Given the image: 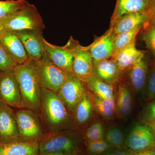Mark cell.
Instances as JSON below:
<instances>
[{
  "label": "cell",
  "instance_id": "cell-1",
  "mask_svg": "<svg viewBox=\"0 0 155 155\" xmlns=\"http://www.w3.org/2000/svg\"><path fill=\"white\" fill-rule=\"evenodd\" d=\"M39 117L48 132L69 129L73 125L72 116L58 94L42 87Z\"/></svg>",
  "mask_w": 155,
  "mask_h": 155
},
{
  "label": "cell",
  "instance_id": "cell-2",
  "mask_svg": "<svg viewBox=\"0 0 155 155\" xmlns=\"http://www.w3.org/2000/svg\"><path fill=\"white\" fill-rule=\"evenodd\" d=\"M25 108L40 114L41 86L34 61L29 60L18 64L14 69Z\"/></svg>",
  "mask_w": 155,
  "mask_h": 155
},
{
  "label": "cell",
  "instance_id": "cell-3",
  "mask_svg": "<svg viewBox=\"0 0 155 155\" xmlns=\"http://www.w3.org/2000/svg\"><path fill=\"white\" fill-rule=\"evenodd\" d=\"M5 28L17 31L43 30L45 28L41 15L35 6L30 3L2 20Z\"/></svg>",
  "mask_w": 155,
  "mask_h": 155
},
{
  "label": "cell",
  "instance_id": "cell-4",
  "mask_svg": "<svg viewBox=\"0 0 155 155\" xmlns=\"http://www.w3.org/2000/svg\"><path fill=\"white\" fill-rule=\"evenodd\" d=\"M77 147V137L69 129L50 131L45 134L39 141V152H60L71 154Z\"/></svg>",
  "mask_w": 155,
  "mask_h": 155
},
{
  "label": "cell",
  "instance_id": "cell-5",
  "mask_svg": "<svg viewBox=\"0 0 155 155\" xmlns=\"http://www.w3.org/2000/svg\"><path fill=\"white\" fill-rule=\"evenodd\" d=\"M34 64L41 86L58 94L69 72L56 66L46 54Z\"/></svg>",
  "mask_w": 155,
  "mask_h": 155
},
{
  "label": "cell",
  "instance_id": "cell-6",
  "mask_svg": "<svg viewBox=\"0 0 155 155\" xmlns=\"http://www.w3.org/2000/svg\"><path fill=\"white\" fill-rule=\"evenodd\" d=\"M17 109L15 114L20 139L39 141L45 134L39 116L27 108Z\"/></svg>",
  "mask_w": 155,
  "mask_h": 155
},
{
  "label": "cell",
  "instance_id": "cell-7",
  "mask_svg": "<svg viewBox=\"0 0 155 155\" xmlns=\"http://www.w3.org/2000/svg\"><path fill=\"white\" fill-rule=\"evenodd\" d=\"M87 91L85 84L72 72H69L58 94L73 117L78 104Z\"/></svg>",
  "mask_w": 155,
  "mask_h": 155
},
{
  "label": "cell",
  "instance_id": "cell-8",
  "mask_svg": "<svg viewBox=\"0 0 155 155\" xmlns=\"http://www.w3.org/2000/svg\"><path fill=\"white\" fill-rule=\"evenodd\" d=\"M0 102L15 109L26 108L14 70L0 71Z\"/></svg>",
  "mask_w": 155,
  "mask_h": 155
},
{
  "label": "cell",
  "instance_id": "cell-9",
  "mask_svg": "<svg viewBox=\"0 0 155 155\" xmlns=\"http://www.w3.org/2000/svg\"><path fill=\"white\" fill-rule=\"evenodd\" d=\"M125 144L133 152L155 149V131L146 123L137 124L127 136Z\"/></svg>",
  "mask_w": 155,
  "mask_h": 155
},
{
  "label": "cell",
  "instance_id": "cell-10",
  "mask_svg": "<svg viewBox=\"0 0 155 155\" xmlns=\"http://www.w3.org/2000/svg\"><path fill=\"white\" fill-rule=\"evenodd\" d=\"M93 67V60L87 46H82L75 40L72 73L86 84L94 75Z\"/></svg>",
  "mask_w": 155,
  "mask_h": 155
},
{
  "label": "cell",
  "instance_id": "cell-11",
  "mask_svg": "<svg viewBox=\"0 0 155 155\" xmlns=\"http://www.w3.org/2000/svg\"><path fill=\"white\" fill-rule=\"evenodd\" d=\"M75 39L71 37L64 46L56 45L45 40V54L56 66L67 72H72Z\"/></svg>",
  "mask_w": 155,
  "mask_h": 155
},
{
  "label": "cell",
  "instance_id": "cell-12",
  "mask_svg": "<svg viewBox=\"0 0 155 155\" xmlns=\"http://www.w3.org/2000/svg\"><path fill=\"white\" fill-rule=\"evenodd\" d=\"M22 42L29 59L36 61L45 54L42 30H25L15 31Z\"/></svg>",
  "mask_w": 155,
  "mask_h": 155
},
{
  "label": "cell",
  "instance_id": "cell-13",
  "mask_svg": "<svg viewBox=\"0 0 155 155\" xmlns=\"http://www.w3.org/2000/svg\"><path fill=\"white\" fill-rule=\"evenodd\" d=\"M0 45L18 65L30 60L21 40L14 31L5 28L0 32Z\"/></svg>",
  "mask_w": 155,
  "mask_h": 155
},
{
  "label": "cell",
  "instance_id": "cell-14",
  "mask_svg": "<svg viewBox=\"0 0 155 155\" xmlns=\"http://www.w3.org/2000/svg\"><path fill=\"white\" fill-rule=\"evenodd\" d=\"M21 140L15 110L11 107L0 102V142Z\"/></svg>",
  "mask_w": 155,
  "mask_h": 155
},
{
  "label": "cell",
  "instance_id": "cell-15",
  "mask_svg": "<svg viewBox=\"0 0 155 155\" xmlns=\"http://www.w3.org/2000/svg\"><path fill=\"white\" fill-rule=\"evenodd\" d=\"M150 21V10L125 14L111 24L114 35L123 33L147 25Z\"/></svg>",
  "mask_w": 155,
  "mask_h": 155
},
{
  "label": "cell",
  "instance_id": "cell-16",
  "mask_svg": "<svg viewBox=\"0 0 155 155\" xmlns=\"http://www.w3.org/2000/svg\"><path fill=\"white\" fill-rule=\"evenodd\" d=\"M87 47L94 62L112 58L115 54L112 26Z\"/></svg>",
  "mask_w": 155,
  "mask_h": 155
},
{
  "label": "cell",
  "instance_id": "cell-17",
  "mask_svg": "<svg viewBox=\"0 0 155 155\" xmlns=\"http://www.w3.org/2000/svg\"><path fill=\"white\" fill-rule=\"evenodd\" d=\"M145 53L146 51L137 48L135 41L118 51L111 58L122 75L133 65L143 60Z\"/></svg>",
  "mask_w": 155,
  "mask_h": 155
},
{
  "label": "cell",
  "instance_id": "cell-18",
  "mask_svg": "<svg viewBox=\"0 0 155 155\" xmlns=\"http://www.w3.org/2000/svg\"><path fill=\"white\" fill-rule=\"evenodd\" d=\"M148 67L144 59L141 60L133 65L122 76H125V79H122L130 91L134 93H137L144 88L147 78Z\"/></svg>",
  "mask_w": 155,
  "mask_h": 155
},
{
  "label": "cell",
  "instance_id": "cell-19",
  "mask_svg": "<svg viewBox=\"0 0 155 155\" xmlns=\"http://www.w3.org/2000/svg\"><path fill=\"white\" fill-rule=\"evenodd\" d=\"M94 73L109 84L116 86L122 80V74L112 58L94 62Z\"/></svg>",
  "mask_w": 155,
  "mask_h": 155
},
{
  "label": "cell",
  "instance_id": "cell-20",
  "mask_svg": "<svg viewBox=\"0 0 155 155\" xmlns=\"http://www.w3.org/2000/svg\"><path fill=\"white\" fill-rule=\"evenodd\" d=\"M39 142L19 140L0 142V155H38Z\"/></svg>",
  "mask_w": 155,
  "mask_h": 155
},
{
  "label": "cell",
  "instance_id": "cell-21",
  "mask_svg": "<svg viewBox=\"0 0 155 155\" xmlns=\"http://www.w3.org/2000/svg\"><path fill=\"white\" fill-rule=\"evenodd\" d=\"M153 1V0H116V6L111 18L110 25L125 14L149 10Z\"/></svg>",
  "mask_w": 155,
  "mask_h": 155
},
{
  "label": "cell",
  "instance_id": "cell-22",
  "mask_svg": "<svg viewBox=\"0 0 155 155\" xmlns=\"http://www.w3.org/2000/svg\"><path fill=\"white\" fill-rule=\"evenodd\" d=\"M131 91L126 84L121 80L118 84L116 94V114L123 119L130 115L132 109V100Z\"/></svg>",
  "mask_w": 155,
  "mask_h": 155
},
{
  "label": "cell",
  "instance_id": "cell-23",
  "mask_svg": "<svg viewBox=\"0 0 155 155\" xmlns=\"http://www.w3.org/2000/svg\"><path fill=\"white\" fill-rule=\"evenodd\" d=\"M85 84L89 92L95 96L106 99L116 97L115 85L105 82L96 75H93Z\"/></svg>",
  "mask_w": 155,
  "mask_h": 155
},
{
  "label": "cell",
  "instance_id": "cell-24",
  "mask_svg": "<svg viewBox=\"0 0 155 155\" xmlns=\"http://www.w3.org/2000/svg\"><path fill=\"white\" fill-rule=\"evenodd\" d=\"M88 93L95 110L106 120H110L114 119L116 114V97L106 99L95 96Z\"/></svg>",
  "mask_w": 155,
  "mask_h": 155
},
{
  "label": "cell",
  "instance_id": "cell-25",
  "mask_svg": "<svg viewBox=\"0 0 155 155\" xmlns=\"http://www.w3.org/2000/svg\"><path fill=\"white\" fill-rule=\"evenodd\" d=\"M94 109L88 91L81 100L75 109L73 117L78 125L86 124L91 118Z\"/></svg>",
  "mask_w": 155,
  "mask_h": 155
},
{
  "label": "cell",
  "instance_id": "cell-26",
  "mask_svg": "<svg viewBox=\"0 0 155 155\" xmlns=\"http://www.w3.org/2000/svg\"><path fill=\"white\" fill-rule=\"evenodd\" d=\"M143 28L142 27H140L127 32L114 34L115 54L135 42L137 35L140 31L142 30Z\"/></svg>",
  "mask_w": 155,
  "mask_h": 155
},
{
  "label": "cell",
  "instance_id": "cell-27",
  "mask_svg": "<svg viewBox=\"0 0 155 155\" xmlns=\"http://www.w3.org/2000/svg\"><path fill=\"white\" fill-rule=\"evenodd\" d=\"M28 3L26 0L0 1V20L8 18L25 7Z\"/></svg>",
  "mask_w": 155,
  "mask_h": 155
},
{
  "label": "cell",
  "instance_id": "cell-28",
  "mask_svg": "<svg viewBox=\"0 0 155 155\" xmlns=\"http://www.w3.org/2000/svg\"><path fill=\"white\" fill-rule=\"evenodd\" d=\"M104 138L106 142L112 147H123L125 143L122 130L115 126L108 128L104 134Z\"/></svg>",
  "mask_w": 155,
  "mask_h": 155
},
{
  "label": "cell",
  "instance_id": "cell-29",
  "mask_svg": "<svg viewBox=\"0 0 155 155\" xmlns=\"http://www.w3.org/2000/svg\"><path fill=\"white\" fill-rule=\"evenodd\" d=\"M104 137V129L101 122H97L92 123L86 129L84 134L86 140H101Z\"/></svg>",
  "mask_w": 155,
  "mask_h": 155
},
{
  "label": "cell",
  "instance_id": "cell-30",
  "mask_svg": "<svg viewBox=\"0 0 155 155\" xmlns=\"http://www.w3.org/2000/svg\"><path fill=\"white\" fill-rule=\"evenodd\" d=\"M142 30L143 40L147 48L152 53L155 62V25L150 22Z\"/></svg>",
  "mask_w": 155,
  "mask_h": 155
},
{
  "label": "cell",
  "instance_id": "cell-31",
  "mask_svg": "<svg viewBox=\"0 0 155 155\" xmlns=\"http://www.w3.org/2000/svg\"><path fill=\"white\" fill-rule=\"evenodd\" d=\"M86 146L88 152L92 155H101L112 147L104 139L94 141L86 140Z\"/></svg>",
  "mask_w": 155,
  "mask_h": 155
},
{
  "label": "cell",
  "instance_id": "cell-32",
  "mask_svg": "<svg viewBox=\"0 0 155 155\" xmlns=\"http://www.w3.org/2000/svg\"><path fill=\"white\" fill-rule=\"evenodd\" d=\"M147 81L144 97L146 100L152 99L155 97V62L151 67Z\"/></svg>",
  "mask_w": 155,
  "mask_h": 155
},
{
  "label": "cell",
  "instance_id": "cell-33",
  "mask_svg": "<svg viewBox=\"0 0 155 155\" xmlns=\"http://www.w3.org/2000/svg\"><path fill=\"white\" fill-rule=\"evenodd\" d=\"M17 65L0 45V71L14 70Z\"/></svg>",
  "mask_w": 155,
  "mask_h": 155
},
{
  "label": "cell",
  "instance_id": "cell-34",
  "mask_svg": "<svg viewBox=\"0 0 155 155\" xmlns=\"http://www.w3.org/2000/svg\"><path fill=\"white\" fill-rule=\"evenodd\" d=\"M141 118L144 122L155 121V101L145 108L142 114Z\"/></svg>",
  "mask_w": 155,
  "mask_h": 155
},
{
  "label": "cell",
  "instance_id": "cell-35",
  "mask_svg": "<svg viewBox=\"0 0 155 155\" xmlns=\"http://www.w3.org/2000/svg\"><path fill=\"white\" fill-rule=\"evenodd\" d=\"M133 151L128 148L111 147L101 155H131Z\"/></svg>",
  "mask_w": 155,
  "mask_h": 155
},
{
  "label": "cell",
  "instance_id": "cell-36",
  "mask_svg": "<svg viewBox=\"0 0 155 155\" xmlns=\"http://www.w3.org/2000/svg\"><path fill=\"white\" fill-rule=\"evenodd\" d=\"M131 155H155V149L142 150L133 152Z\"/></svg>",
  "mask_w": 155,
  "mask_h": 155
},
{
  "label": "cell",
  "instance_id": "cell-37",
  "mask_svg": "<svg viewBox=\"0 0 155 155\" xmlns=\"http://www.w3.org/2000/svg\"><path fill=\"white\" fill-rule=\"evenodd\" d=\"M150 22L155 25V0H153L151 7L150 9Z\"/></svg>",
  "mask_w": 155,
  "mask_h": 155
},
{
  "label": "cell",
  "instance_id": "cell-38",
  "mask_svg": "<svg viewBox=\"0 0 155 155\" xmlns=\"http://www.w3.org/2000/svg\"><path fill=\"white\" fill-rule=\"evenodd\" d=\"M67 154L65 153L60 152H53V153H40L38 155H68Z\"/></svg>",
  "mask_w": 155,
  "mask_h": 155
},
{
  "label": "cell",
  "instance_id": "cell-39",
  "mask_svg": "<svg viewBox=\"0 0 155 155\" xmlns=\"http://www.w3.org/2000/svg\"><path fill=\"white\" fill-rule=\"evenodd\" d=\"M144 123L147 124V125H149L155 131V121L150 122H144Z\"/></svg>",
  "mask_w": 155,
  "mask_h": 155
},
{
  "label": "cell",
  "instance_id": "cell-40",
  "mask_svg": "<svg viewBox=\"0 0 155 155\" xmlns=\"http://www.w3.org/2000/svg\"><path fill=\"white\" fill-rule=\"evenodd\" d=\"M4 29H5V27H4V25H3L2 21L0 20V32H1V31H2Z\"/></svg>",
  "mask_w": 155,
  "mask_h": 155
},
{
  "label": "cell",
  "instance_id": "cell-41",
  "mask_svg": "<svg viewBox=\"0 0 155 155\" xmlns=\"http://www.w3.org/2000/svg\"><path fill=\"white\" fill-rule=\"evenodd\" d=\"M72 155V154H69V155Z\"/></svg>",
  "mask_w": 155,
  "mask_h": 155
}]
</instances>
